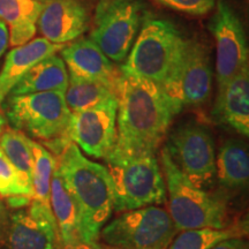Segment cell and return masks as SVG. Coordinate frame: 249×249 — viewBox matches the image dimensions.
Here are the masks:
<instances>
[{"instance_id": "8", "label": "cell", "mask_w": 249, "mask_h": 249, "mask_svg": "<svg viewBox=\"0 0 249 249\" xmlns=\"http://www.w3.org/2000/svg\"><path fill=\"white\" fill-rule=\"evenodd\" d=\"M178 232L166 209L149 205L120 213L98 239L108 249H166Z\"/></svg>"}, {"instance_id": "18", "label": "cell", "mask_w": 249, "mask_h": 249, "mask_svg": "<svg viewBox=\"0 0 249 249\" xmlns=\"http://www.w3.org/2000/svg\"><path fill=\"white\" fill-rule=\"evenodd\" d=\"M68 80L70 76L64 60L55 54L50 55L31 67L8 96L45 91L66 92Z\"/></svg>"}, {"instance_id": "24", "label": "cell", "mask_w": 249, "mask_h": 249, "mask_svg": "<svg viewBox=\"0 0 249 249\" xmlns=\"http://www.w3.org/2000/svg\"><path fill=\"white\" fill-rule=\"evenodd\" d=\"M245 227L238 225L227 226L225 229H203L185 230L177 233L166 249H211L219 242L232 238H242Z\"/></svg>"}, {"instance_id": "29", "label": "cell", "mask_w": 249, "mask_h": 249, "mask_svg": "<svg viewBox=\"0 0 249 249\" xmlns=\"http://www.w3.org/2000/svg\"><path fill=\"white\" fill-rule=\"evenodd\" d=\"M211 249H248V245L242 238H232L219 242Z\"/></svg>"}, {"instance_id": "15", "label": "cell", "mask_w": 249, "mask_h": 249, "mask_svg": "<svg viewBox=\"0 0 249 249\" xmlns=\"http://www.w3.org/2000/svg\"><path fill=\"white\" fill-rule=\"evenodd\" d=\"M60 52L70 77L99 81L117 89L120 70L90 38L80 37L65 45Z\"/></svg>"}, {"instance_id": "10", "label": "cell", "mask_w": 249, "mask_h": 249, "mask_svg": "<svg viewBox=\"0 0 249 249\" xmlns=\"http://www.w3.org/2000/svg\"><path fill=\"white\" fill-rule=\"evenodd\" d=\"M164 148L195 186L204 189L211 185L216 177V147L208 127L187 121L172 130Z\"/></svg>"}, {"instance_id": "31", "label": "cell", "mask_w": 249, "mask_h": 249, "mask_svg": "<svg viewBox=\"0 0 249 249\" xmlns=\"http://www.w3.org/2000/svg\"><path fill=\"white\" fill-rule=\"evenodd\" d=\"M8 29L6 24L0 21V57L4 54L6 48L8 45Z\"/></svg>"}, {"instance_id": "1", "label": "cell", "mask_w": 249, "mask_h": 249, "mask_svg": "<svg viewBox=\"0 0 249 249\" xmlns=\"http://www.w3.org/2000/svg\"><path fill=\"white\" fill-rule=\"evenodd\" d=\"M116 97L117 140L107 157L156 155L174 117L160 86L121 73Z\"/></svg>"}, {"instance_id": "3", "label": "cell", "mask_w": 249, "mask_h": 249, "mask_svg": "<svg viewBox=\"0 0 249 249\" xmlns=\"http://www.w3.org/2000/svg\"><path fill=\"white\" fill-rule=\"evenodd\" d=\"M158 160L166 186V210L178 231L229 226L225 202L186 178L165 148L161 149Z\"/></svg>"}, {"instance_id": "28", "label": "cell", "mask_w": 249, "mask_h": 249, "mask_svg": "<svg viewBox=\"0 0 249 249\" xmlns=\"http://www.w3.org/2000/svg\"><path fill=\"white\" fill-rule=\"evenodd\" d=\"M60 249H107L104 246L98 244L97 241H85V240H75L71 244L60 246Z\"/></svg>"}, {"instance_id": "12", "label": "cell", "mask_w": 249, "mask_h": 249, "mask_svg": "<svg viewBox=\"0 0 249 249\" xmlns=\"http://www.w3.org/2000/svg\"><path fill=\"white\" fill-rule=\"evenodd\" d=\"M209 24L216 42V80L224 85L248 66V44L242 22L226 0H218Z\"/></svg>"}, {"instance_id": "16", "label": "cell", "mask_w": 249, "mask_h": 249, "mask_svg": "<svg viewBox=\"0 0 249 249\" xmlns=\"http://www.w3.org/2000/svg\"><path fill=\"white\" fill-rule=\"evenodd\" d=\"M216 123L230 127L240 135H249V67H245L218 87L213 108Z\"/></svg>"}, {"instance_id": "20", "label": "cell", "mask_w": 249, "mask_h": 249, "mask_svg": "<svg viewBox=\"0 0 249 249\" xmlns=\"http://www.w3.org/2000/svg\"><path fill=\"white\" fill-rule=\"evenodd\" d=\"M50 207L57 223L61 246L81 239V216L75 200L55 167L50 188Z\"/></svg>"}, {"instance_id": "21", "label": "cell", "mask_w": 249, "mask_h": 249, "mask_svg": "<svg viewBox=\"0 0 249 249\" xmlns=\"http://www.w3.org/2000/svg\"><path fill=\"white\" fill-rule=\"evenodd\" d=\"M216 177L220 185L231 191L247 187L249 181L248 149L242 141L227 140L216 155Z\"/></svg>"}, {"instance_id": "25", "label": "cell", "mask_w": 249, "mask_h": 249, "mask_svg": "<svg viewBox=\"0 0 249 249\" xmlns=\"http://www.w3.org/2000/svg\"><path fill=\"white\" fill-rule=\"evenodd\" d=\"M33 149V200L50 205V188L53 172L57 167V157L45 145L31 140Z\"/></svg>"}, {"instance_id": "9", "label": "cell", "mask_w": 249, "mask_h": 249, "mask_svg": "<svg viewBox=\"0 0 249 249\" xmlns=\"http://www.w3.org/2000/svg\"><path fill=\"white\" fill-rule=\"evenodd\" d=\"M147 14L142 0H99L91 20L90 39L108 59L126 60Z\"/></svg>"}, {"instance_id": "13", "label": "cell", "mask_w": 249, "mask_h": 249, "mask_svg": "<svg viewBox=\"0 0 249 249\" xmlns=\"http://www.w3.org/2000/svg\"><path fill=\"white\" fill-rule=\"evenodd\" d=\"M0 245L2 249H60L51 207L31 200L29 205L9 213Z\"/></svg>"}, {"instance_id": "6", "label": "cell", "mask_w": 249, "mask_h": 249, "mask_svg": "<svg viewBox=\"0 0 249 249\" xmlns=\"http://www.w3.org/2000/svg\"><path fill=\"white\" fill-rule=\"evenodd\" d=\"M104 160L113 186V211L120 213L166 202V186L156 155Z\"/></svg>"}, {"instance_id": "7", "label": "cell", "mask_w": 249, "mask_h": 249, "mask_svg": "<svg viewBox=\"0 0 249 249\" xmlns=\"http://www.w3.org/2000/svg\"><path fill=\"white\" fill-rule=\"evenodd\" d=\"M160 86L173 116L186 107L204 104L213 87V68L209 52L203 44L186 39L169 74Z\"/></svg>"}, {"instance_id": "2", "label": "cell", "mask_w": 249, "mask_h": 249, "mask_svg": "<svg viewBox=\"0 0 249 249\" xmlns=\"http://www.w3.org/2000/svg\"><path fill=\"white\" fill-rule=\"evenodd\" d=\"M57 169L81 216V240L97 241L113 213V186L107 166L88 160L75 143L59 151Z\"/></svg>"}, {"instance_id": "4", "label": "cell", "mask_w": 249, "mask_h": 249, "mask_svg": "<svg viewBox=\"0 0 249 249\" xmlns=\"http://www.w3.org/2000/svg\"><path fill=\"white\" fill-rule=\"evenodd\" d=\"M5 114L14 129L40 140L57 152L68 142L66 132L71 112L65 92L45 91L8 96L2 103Z\"/></svg>"}, {"instance_id": "11", "label": "cell", "mask_w": 249, "mask_h": 249, "mask_svg": "<svg viewBox=\"0 0 249 249\" xmlns=\"http://www.w3.org/2000/svg\"><path fill=\"white\" fill-rule=\"evenodd\" d=\"M116 96L95 107L71 113L66 132L68 141L75 143L88 156L105 160L117 140Z\"/></svg>"}, {"instance_id": "17", "label": "cell", "mask_w": 249, "mask_h": 249, "mask_svg": "<svg viewBox=\"0 0 249 249\" xmlns=\"http://www.w3.org/2000/svg\"><path fill=\"white\" fill-rule=\"evenodd\" d=\"M65 45L66 44H54L43 37H38L11 50L6 55L2 70L0 71V107L12 89L31 67L43 59L60 52Z\"/></svg>"}, {"instance_id": "14", "label": "cell", "mask_w": 249, "mask_h": 249, "mask_svg": "<svg viewBox=\"0 0 249 249\" xmlns=\"http://www.w3.org/2000/svg\"><path fill=\"white\" fill-rule=\"evenodd\" d=\"M91 24L86 0H45L37 27L43 38L66 44L82 37Z\"/></svg>"}, {"instance_id": "22", "label": "cell", "mask_w": 249, "mask_h": 249, "mask_svg": "<svg viewBox=\"0 0 249 249\" xmlns=\"http://www.w3.org/2000/svg\"><path fill=\"white\" fill-rule=\"evenodd\" d=\"M116 88L99 81L70 77L65 99L70 111L80 112L116 96Z\"/></svg>"}, {"instance_id": "19", "label": "cell", "mask_w": 249, "mask_h": 249, "mask_svg": "<svg viewBox=\"0 0 249 249\" xmlns=\"http://www.w3.org/2000/svg\"><path fill=\"white\" fill-rule=\"evenodd\" d=\"M44 2L37 0H0V21L7 27L9 44L23 45L36 35Z\"/></svg>"}, {"instance_id": "27", "label": "cell", "mask_w": 249, "mask_h": 249, "mask_svg": "<svg viewBox=\"0 0 249 249\" xmlns=\"http://www.w3.org/2000/svg\"><path fill=\"white\" fill-rule=\"evenodd\" d=\"M158 5L188 15H205L213 11L217 0H155Z\"/></svg>"}, {"instance_id": "30", "label": "cell", "mask_w": 249, "mask_h": 249, "mask_svg": "<svg viewBox=\"0 0 249 249\" xmlns=\"http://www.w3.org/2000/svg\"><path fill=\"white\" fill-rule=\"evenodd\" d=\"M8 216L9 213L7 210V207H6L4 200L0 197V241H1L2 236H4L6 227H7Z\"/></svg>"}, {"instance_id": "26", "label": "cell", "mask_w": 249, "mask_h": 249, "mask_svg": "<svg viewBox=\"0 0 249 249\" xmlns=\"http://www.w3.org/2000/svg\"><path fill=\"white\" fill-rule=\"evenodd\" d=\"M17 196L33 198V187L0 151V197L7 200Z\"/></svg>"}, {"instance_id": "32", "label": "cell", "mask_w": 249, "mask_h": 249, "mask_svg": "<svg viewBox=\"0 0 249 249\" xmlns=\"http://www.w3.org/2000/svg\"><path fill=\"white\" fill-rule=\"evenodd\" d=\"M5 124H6V119H5V117L2 116L1 113H0V134H1V132H2V128H4Z\"/></svg>"}, {"instance_id": "5", "label": "cell", "mask_w": 249, "mask_h": 249, "mask_svg": "<svg viewBox=\"0 0 249 249\" xmlns=\"http://www.w3.org/2000/svg\"><path fill=\"white\" fill-rule=\"evenodd\" d=\"M185 40L176 24L147 12L120 71L160 85L173 66Z\"/></svg>"}, {"instance_id": "23", "label": "cell", "mask_w": 249, "mask_h": 249, "mask_svg": "<svg viewBox=\"0 0 249 249\" xmlns=\"http://www.w3.org/2000/svg\"><path fill=\"white\" fill-rule=\"evenodd\" d=\"M0 151L33 187V149L31 139L20 130L7 128L0 134Z\"/></svg>"}, {"instance_id": "33", "label": "cell", "mask_w": 249, "mask_h": 249, "mask_svg": "<svg viewBox=\"0 0 249 249\" xmlns=\"http://www.w3.org/2000/svg\"><path fill=\"white\" fill-rule=\"evenodd\" d=\"M37 1H42V2H44L45 0H37Z\"/></svg>"}]
</instances>
